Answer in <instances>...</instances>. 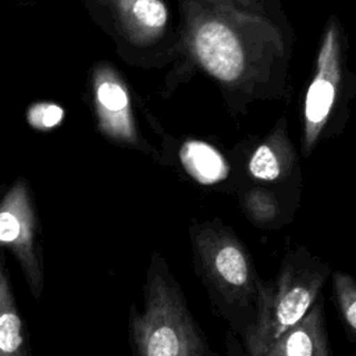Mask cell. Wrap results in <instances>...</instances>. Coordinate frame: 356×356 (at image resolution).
<instances>
[{
  "label": "cell",
  "mask_w": 356,
  "mask_h": 356,
  "mask_svg": "<svg viewBox=\"0 0 356 356\" xmlns=\"http://www.w3.org/2000/svg\"><path fill=\"white\" fill-rule=\"evenodd\" d=\"M132 356H221L195 320L184 291L168 263L154 252L142 286V305L128 313ZM228 356H245L239 339L227 335Z\"/></svg>",
  "instance_id": "cell-1"
},
{
  "label": "cell",
  "mask_w": 356,
  "mask_h": 356,
  "mask_svg": "<svg viewBox=\"0 0 356 356\" xmlns=\"http://www.w3.org/2000/svg\"><path fill=\"white\" fill-rule=\"evenodd\" d=\"M193 270L213 313L246 343L259 314V275L246 246L222 225L206 224L192 232Z\"/></svg>",
  "instance_id": "cell-2"
},
{
  "label": "cell",
  "mask_w": 356,
  "mask_h": 356,
  "mask_svg": "<svg viewBox=\"0 0 356 356\" xmlns=\"http://www.w3.org/2000/svg\"><path fill=\"white\" fill-rule=\"evenodd\" d=\"M331 266L305 248L289 252L274 280L259 282V314L252 335L242 345L245 356H261L285 332L296 327L321 296Z\"/></svg>",
  "instance_id": "cell-3"
},
{
  "label": "cell",
  "mask_w": 356,
  "mask_h": 356,
  "mask_svg": "<svg viewBox=\"0 0 356 356\" xmlns=\"http://www.w3.org/2000/svg\"><path fill=\"white\" fill-rule=\"evenodd\" d=\"M7 249L17 260L35 300L44 291V257L40 227L29 185L18 178L0 197V250Z\"/></svg>",
  "instance_id": "cell-4"
},
{
  "label": "cell",
  "mask_w": 356,
  "mask_h": 356,
  "mask_svg": "<svg viewBox=\"0 0 356 356\" xmlns=\"http://www.w3.org/2000/svg\"><path fill=\"white\" fill-rule=\"evenodd\" d=\"M339 83V56L337 31L330 29L324 38L317 72L307 89L305 100V134L310 146L323 129L337 97Z\"/></svg>",
  "instance_id": "cell-5"
},
{
  "label": "cell",
  "mask_w": 356,
  "mask_h": 356,
  "mask_svg": "<svg viewBox=\"0 0 356 356\" xmlns=\"http://www.w3.org/2000/svg\"><path fill=\"white\" fill-rule=\"evenodd\" d=\"M202 65L220 81L232 82L243 71V50L232 29L218 21L203 22L193 39Z\"/></svg>",
  "instance_id": "cell-6"
},
{
  "label": "cell",
  "mask_w": 356,
  "mask_h": 356,
  "mask_svg": "<svg viewBox=\"0 0 356 356\" xmlns=\"http://www.w3.org/2000/svg\"><path fill=\"white\" fill-rule=\"evenodd\" d=\"M95 102L102 128L114 138L131 139L134 128L129 97L124 85L110 71L96 74Z\"/></svg>",
  "instance_id": "cell-7"
},
{
  "label": "cell",
  "mask_w": 356,
  "mask_h": 356,
  "mask_svg": "<svg viewBox=\"0 0 356 356\" xmlns=\"http://www.w3.org/2000/svg\"><path fill=\"white\" fill-rule=\"evenodd\" d=\"M0 356H33L29 331L13 291L3 250H0Z\"/></svg>",
  "instance_id": "cell-8"
},
{
  "label": "cell",
  "mask_w": 356,
  "mask_h": 356,
  "mask_svg": "<svg viewBox=\"0 0 356 356\" xmlns=\"http://www.w3.org/2000/svg\"><path fill=\"white\" fill-rule=\"evenodd\" d=\"M324 328H327L324 296H320L307 316L270 345L261 356H314L318 335Z\"/></svg>",
  "instance_id": "cell-9"
},
{
  "label": "cell",
  "mask_w": 356,
  "mask_h": 356,
  "mask_svg": "<svg viewBox=\"0 0 356 356\" xmlns=\"http://www.w3.org/2000/svg\"><path fill=\"white\" fill-rule=\"evenodd\" d=\"M124 25L138 39L157 36L167 24V8L161 0H115Z\"/></svg>",
  "instance_id": "cell-10"
},
{
  "label": "cell",
  "mask_w": 356,
  "mask_h": 356,
  "mask_svg": "<svg viewBox=\"0 0 356 356\" xmlns=\"http://www.w3.org/2000/svg\"><path fill=\"white\" fill-rule=\"evenodd\" d=\"M181 163L199 184L213 185L228 175V164L222 154L202 140H186L179 150Z\"/></svg>",
  "instance_id": "cell-11"
},
{
  "label": "cell",
  "mask_w": 356,
  "mask_h": 356,
  "mask_svg": "<svg viewBox=\"0 0 356 356\" xmlns=\"http://www.w3.org/2000/svg\"><path fill=\"white\" fill-rule=\"evenodd\" d=\"M332 291L339 317L348 339L356 342V282L355 278L341 270L331 273Z\"/></svg>",
  "instance_id": "cell-12"
},
{
  "label": "cell",
  "mask_w": 356,
  "mask_h": 356,
  "mask_svg": "<svg viewBox=\"0 0 356 356\" xmlns=\"http://www.w3.org/2000/svg\"><path fill=\"white\" fill-rule=\"evenodd\" d=\"M249 170L259 179L273 181L281 174V160L270 145H261L252 154Z\"/></svg>",
  "instance_id": "cell-13"
},
{
  "label": "cell",
  "mask_w": 356,
  "mask_h": 356,
  "mask_svg": "<svg viewBox=\"0 0 356 356\" xmlns=\"http://www.w3.org/2000/svg\"><path fill=\"white\" fill-rule=\"evenodd\" d=\"M64 111L54 103H39L31 107L28 113V121L38 129H50L63 120Z\"/></svg>",
  "instance_id": "cell-14"
},
{
  "label": "cell",
  "mask_w": 356,
  "mask_h": 356,
  "mask_svg": "<svg viewBox=\"0 0 356 356\" xmlns=\"http://www.w3.org/2000/svg\"><path fill=\"white\" fill-rule=\"evenodd\" d=\"M246 210L250 218L257 224H268L277 216L275 203L264 193H253L246 200Z\"/></svg>",
  "instance_id": "cell-15"
},
{
  "label": "cell",
  "mask_w": 356,
  "mask_h": 356,
  "mask_svg": "<svg viewBox=\"0 0 356 356\" xmlns=\"http://www.w3.org/2000/svg\"><path fill=\"white\" fill-rule=\"evenodd\" d=\"M314 356H332L331 349H330V342H328V335H327V328H324L317 339L316 343V350Z\"/></svg>",
  "instance_id": "cell-16"
}]
</instances>
